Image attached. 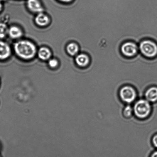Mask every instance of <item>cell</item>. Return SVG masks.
<instances>
[{"instance_id":"d6986e66","label":"cell","mask_w":157,"mask_h":157,"mask_svg":"<svg viewBox=\"0 0 157 157\" xmlns=\"http://www.w3.org/2000/svg\"><path fill=\"white\" fill-rule=\"evenodd\" d=\"M59 1L63 2L69 3L72 1L73 0H59Z\"/></svg>"},{"instance_id":"9c48e42d","label":"cell","mask_w":157,"mask_h":157,"mask_svg":"<svg viewBox=\"0 0 157 157\" xmlns=\"http://www.w3.org/2000/svg\"><path fill=\"white\" fill-rule=\"evenodd\" d=\"M11 52L10 45L7 43L0 40V60H4L8 59Z\"/></svg>"},{"instance_id":"52a82bcc","label":"cell","mask_w":157,"mask_h":157,"mask_svg":"<svg viewBox=\"0 0 157 157\" xmlns=\"http://www.w3.org/2000/svg\"><path fill=\"white\" fill-rule=\"evenodd\" d=\"M144 97L151 103H157V86L152 85L147 88L144 91Z\"/></svg>"},{"instance_id":"e0dca14e","label":"cell","mask_w":157,"mask_h":157,"mask_svg":"<svg viewBox=\"0 0 157 157\" xmlns=\"http://www.w3.org/2000/svg\"><path fill=\"white\" fill-rule=\"evenodd\" d=\"M151 142L154 147L157 148V133L154 134L151 139Z\"/></svg>"},{"instance_id":"5b68a950","label":"cell","mask_w":157,"mask_h":157,"mask_svg":"<svg viewBox=\"0 0 157 157\" xmlns=\"http://www.w3.org/2000/svg\"><path fill=\"white\" fill-rule=\"evenodd\" d=\"M120 51L123 57L132 58L139 53L138 44L132 40L124 41L120 45Z\"/></svg>"},{"instance_id":"7c38bea8","label":"cell","mask_w":157,"mask_h":157,"mask_svg":"<svg viewBox=\"0 0 157 157\" xmlns=\"http://www.w3.org/2000/svg\"><path fill=\"white\" fill-rule=\"evenodd\" d=\"M8 35L13 39H18L22 36V30L19 27L13 26L9 29Z\"/></svg>"},{"instance_id":"9a60e30c","label":"cell","mask_w":157,"mask_h":157,"mask_svg":"<svg viewBox=\"0 0 157 157\" xmlns=\"http://www.w3.org/2000/svg\"><path fill=\"white\" fill-rule=\"evenodd\" d=\"M9 29L6 24L0 23V39H4L8 34Z\"/></svg>"},{"instance_id":"8992f818","label":"cell","mask_w":157,"mask_h":157,"mask_svg":"<svg viewBox=\"0 0 157 157\" xmlns=\"http://www.w3.org/2000/svg\"><path fill=\"white\" fill-rule=\"evenodd\" d=\"M90 57L86 53L82 52L76 56L75 62L77 66L81 69L86 68L91 63Z\"/></svg>"},{"instance_id":"ffe728a7","label":"cell","mask_w":157,"mask_h":157,"mask_svg":"<svg viewBox=\"0 0 157 157\" xmlns=\"http://www.w3.org/2000/svg\"><path fill=\"white\" fill-rule=\"evenodd\" d=\"M3 8V5L1 0H0V12L2 11Z\"/></svg>"},{"instance_id":"4fadbf2b","label":"cell","mask_w":157,"mask_h":157,"mask_svg":"<svg viewBox=\"0 0 157 157\" xmlns=\"http://www.w3.org/2000/svg\"><path fill=\"white\" fill-rule=\"evenodd\" d=\"M80 47L78 44L75 42H71L67 47V51L71 56H76L78 54Z\"/></svg>"},{"instance_id":"6da1fadb","label":"cell","mask_w":157,"mask_h":157,"mask_svg":"<svg viewBox=\"0 0 157 157\" xmlns=\"http://www.w3.org/2000/svg\"><path fill=\"white\" fill-rule=\"evenodd\" d=\"M14 50L17 55L24 60L33 58L36 53V45L33 42L27 40H19L16 42Z\"/></svg>"},{"instance_id":"7a4b0ae2","label":"cell","mask_w":157,"mask_h":157,"mask_svg":"<svg viewBox=\"0 0 157 157\" xmlns=\"http://www.w3.org/2000/svg\"><path fill=\"white\" fill-rule=\"evenodd\" d=\"M134 115L138 119L143 120L148 118L152 111V105L144 98L137 100L133 105Z\"/></svg>"},{"instance_id":"ac0fdd59","label":"cell","mask_w":157,"mask_h":157,"mask_svg":"<svg viewBox=\"0 0 157 157\" xmlns=\"http://www.w3.org/2000/svg\"><path fill=\"white\" fill-rule=\"evenodd\" d=\"M151 157H157V150L155 151L152 154Z\"/></svg>"},{"instance_id":"2e32d148","label":"cell","mask_w":157,"mask_h":157,"mask_svg":"<svg viewBox=\"0 0 157 157\" xmlns=\"http://www.w3.org/2000/svg\"><path fill=\"white\" fill-rule=\"evenodd\" d=\"M58 61L57 59H50L48 61V64L49 66L52 68H55L57 67L58 65Z\"/></svg>"},{"instance_id":"3957f363","label":"cell","mask_w":157,"mask_h":157,"mask_svg":"<svg viewBox=\"0 0 157 157\" xmlns=\"http://www.w3.org/2000/svg\"><path fill=\"white\" fill-rule=\"evenodd\" d=\"M139 52L146 58L152 59L157 57V42L150 38L142 39L138 44Z\"/></svg>"},{"instance_id":"ba28073f","label":"cell","mask_w":157,"mask_h":157,"mask_svg":"<svg viewBox=\"0 0 157 157\" xmlns=\"http://www.w3.org/2000/svg\"><path fill=\"white\" fill-rule=\"evenodd\" d=\"M27 6L29 10L33 13H43L44 8L39 0H27Z\"/></svg>"},{"instance_id":"30bf717a","label":"cell","mask_w":157,"mask_h":157,"mask_svg":"<svg viewBox=\"0 0 157 157\" xmlns=\"http://www.w3.org/2000/svg\"><path fill=\"white\" fill-rule=\"evenodd\" d=\"M35 21L36 25L40 27L45 26L48 25L50 22L48 17L43 13H37Z\"/></svg>"},{"instance_id":"277c9868","label":"cell","mask_w":157,"mask_h":157,"mask_svg":"<svg viewBox=\"0 0 157 157\" xmlns=\"http://www.w3.org/2000/svg\"><path fill=\"white\" fill-rule=\"evenodd\" d=\"M120 100L125 104H131L136 101L139 97L136 88L132 85L125 84L122 86L118 91Z\"/></svg>"},{"instance_id":"5bb4252c","label":"cell","mask_w":157,"mask_h":157,"mask_svg":"<svg viewBox=\"0 0 157 157\" xmlns=\"http://www.w3.org/2000/svg\"><path fill=\"white\" fill-rule=\"evenodd\" d=\"M122 114L126 118H130L134 116L133 106L131 104H125L123 108Z\"/></svg>"},{"instance_id":"8fae6325","label":"cell","mask_w":157,"mask_h":157,"mask_svg":"<svg viewBox=\"0 0 157 157\" xmlns=\"http://www.w3.org/2000/svg\"><path fill=\"white\" fill-rule=\"evenodd\" d=\"M38 57L41 60H47L50 59L52 53L49 49L45 47H41L37 52Z\"/></svg>"}]
</instances>
